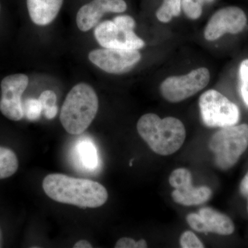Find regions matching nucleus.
I'll use <instances>...</instances> for the list:
<instances>
[{"mask_svg":"<svg viewBox=\"0 0 248 248\" xmlns=\"http://www.w3.org/2000/svg\"><path fill=\"white\" fill-rule=\"evenodd\" d=\"M42 187L55 202L79 208H99L108 198L107 189L99 183L63 174H48L44 179Z\"/></svg>","mask_w":248,"mask_h":248,"instance_id":"f257e3e1","label":"nucleus"},{"mask_svg":"<svg viewBox=\"0 0 248 248\" xmlns=\"http://www.w3.org/2000/svg\"><path fill=\"white\" fill-rule=\"evenodd\" d=\"M137 128L152 151L162 156L179 151L186 140L185 126L175 117L161 119L155 114H146L138 121Z\"/></svg>","mask_w":248,"mask_h":248,"instance_id":"f03ea898","label":"nucleus"},{"mask_svg":"<svg viewBox=\"0 0 248 248\" xmlns=\"http://www.w3.org/2000/svg\"><path fill=\"white\" fill-rule=\"evenodd\" d=\"M99 100L92 86L85 83L76 85L67 94L60 112V122L67 133H84L97 115Z\"/></svg>","mask_w":248,"mask_h":248,"instance_id":"7ed1b4c3","label":"nucleus"},{"mask_svg":"<svg viewBox=\"0 0 248 248\" xmlns=\"http://www.w3.org/2000/svg\"><path fill=\"white\" fill-rule=\"evenodd\" d=\"M248 147V125L223 127L216 132L209 142V148L215 154L218 169H231L239 161Z\"/></svg>","mask_w":248,"mask_h":248,"instance_id":"20e7f679","label":"nucleus"},{"mask_svg":"<svg viewBox=\"0 0 248 248\" xmlns=\"http://www.w3.org/2000/svg\"><path fill=\"white\" fill-rule=\"evenodd\" d=\"M135 19L129 16H120L113 20L104 21L94 29V37L104 48L139 50L144 42L134 32Z\"/></svg>","mask_w":248,"mask_h":248,"instance_id":"39448f33","label":"nucleus"},{"mask_svg":"<svg viewBox=\"0 0 248 248\" xmlns=\"http://www.w3.org/2000/svg\"><path fill=\"white\" fill-rule=\"evenodd\" d=\"M202 120L208 127L231 126L239 122V108L221 93L209 90L200 98Z\"/></svg>","mask_w":248,"mask_h":248,"instance_id":"423d86ee","label":"nucleus"},{"mask_svg":"<svg viewBox=\"0 0 248 248\" xmlns=\"http://www.w3.org/2000/svg\"><path fill=\"white\" fill-rule=\"evenodd\" d=\"M210 78V72L207 68H197L185 76L168 78L161 83L160 90L166 100L180 102L206 87Z\"/></svg>","mask_w":248,"mask_h":248,"instance_id":"0eeeda50","label":"nucleus"},{"mask_svg":"<svg viewBox=\"0 0 248 248\" xmlns=\"http://www.w3.org/2000/svg\"><path fill=\"white\" fill-rule=\"evenodd\" d=\"M89 58L93 64L107 73L123 74L133 69L141 55L138 50L104 48L90 52Z\"/></svg>","mask_w":248,"mask_h":248,"instance_id":"6e6552de","label":"nucleus"},{"mask_svg":"<svg viewBox=\"0 0 248 248\" xmlns=\"http://www.w3.org/2000/svg\"><path fill=\"white\" fill-rule=\"evenodd\" d=\"M192 179V174L188 170L181 168L172 171L169 183L174 188L172 192L174 202L184 206H192L201 205L210 200L211 189L206 186L194 187Z\"/></svg>","mask_w":248,"mask_h":248,"instance_id":"1a4fd4ad","label":"nucleus"},{"mask_svg":"<svg viewBox=\"0 0 248 248\" xmlns=\"http://www.w3.org/2000/svg\"><path fill=\"white\" fill-rule=\"evenodd\" d=\"M29 85V78L24 74L11 75L1 83L0 111L6 118L19 121L24 117L22 96Z\"/></svg>","mask_w":248,"mask_h":248,"instance_id":"9d476101","label":"nucleus"},{"mask_svg":"<svg viewBox=\"0 0 248 248\" xmlns=\"http://www.w3.org/2000/svg\"><path fill=\"white\" fill-rule=\"evenodd\" d=\"M247 24L244 11L236 6H228L218 10L210 18L205 27V38L216 40L224 34H237L244 31Z\"/></svg>","mask_w":248,"mask_h":248,"instance_id":"9b49d317","label":"nucleus"},{"mask_svg":"<svg viewBox=\"0 0 248 248\" xmlns=\"http://www.w3.org/2000/svg\"><path fill=\"white\" fill-rule=\"evenodd\" d=\"M186 221L194 231L199 232L231 235L234 231V223L229 217L207 207L201 208L198 214H189Z\"/></svg>","mask_w":248,"mask_h":248,"instance_id":"f8f14e48","label":"nucleus"},{"mask_svg":"<svg viewBox=\"0 0 248 248\" xmlns=\"http://www.w3.org/2000/svg\"><path fill=\"white\" fill-rule=\"evenodd\" d=\"M124 0H93L81 6L77 14V25L80 31L86 32L96 27L107 13H123L126 11Z\"/></svg>","mask_w":248,"mask_h":248,"instance_id":"ddd939ff","label":"nucleus"},{"mask_svg":"<svg viewBox=\"0 0 248 248\" xmlns=\"http://www.w3.org/2000/svg\"><path fill=\"white\" fill-rule=\"evenodd\" d=\"M63 1V0H27L31 20L36 25H48L58 16Z\"/></svg>","mask_w":248,"mask_h":248,"instance_id":"4468645a","label":"nucleus"},{"mask_svg":"<svg viewBox=\"0 0 248 248\" xmlns=\"http://www.w3.org/2000/svg\"><path fill=\"white\" fill-rule=\"evenodd\" d=\"M19 167L17 155L12 150L0 146V179L14 175Z\"/></svg>","mask_w":248,"mask_h":248,"instance_id":"2eb2a0df","label":"nucleus"},{"mask_svg":"<svg viewBox=\"0 0 248 248\" xmlns=\"http://www.w3.org/2000/svg\"><path fill=\"white\" fill-rule=\"evenodd\" d=\"M78 155L80 161L89 170H94L98 166L99 157L96 147L93 142L84 140L80 142L78 146Z\"/></svg>","mask_w":248,"mask_h":248,"instance_id":"dca6fc26","label":"nucleus"},{"mask_svg":"<svg viewBox=\"0 0 248 248\" xmlns=\"http://www.w3.org/2000/svg\"><path fill=\"white\" fill-rule=\"evenodd\" d=\"M182 11V0H164L156 11V16L160 22H169L173 17L179 16Z\"/></svg>","mask_w":248,"mask_h":248,"instance_id":"f3484780","label":"nucleus"},{"mask_svg":"<svg viewBox=\"0 0 248 248\" xmlns=\"http://www.w3.org/2000/svg\"><path fill=\"white\" fill-rule=\"evenodd\" d=\"M42 113L48 120H53L58 115V107L57 105V95L55 92L50 90L44 91L39 97Z\"/></svg>","mask_w":248,"mask_h":248,"instance_id":"a211bd4d","label":"nucleus"},{"mask_svg":"<svg viewBox=\"0 0 248 248\" xmlns=\"http://www.w3.org/2000/svg\"><path fill=\"white\" fill-rule=\"evenodd\" d=\"M214 0H182V9L184 14L191 19H197L202 16L205 3H210Z\"/></svg>","mask_w":248,"mask_h":248,"instance_id":"6ab92c4d","label":"nucleus"},{"mask_svg":"<svg viewBox=\"0 0 248 248\" xmlns=\"http://www.w3.org/2000/svg\"><path fill=\"white\" fill-rule=\"evenodd\" d=\"M24 116L30 121H36L40 118L42 114V106L39 99L29 98L23 104Z\"/></svg>","mask_w":248,"mask_h":248,"instance_id":"aec40b11","label":"nucleus"},{"mask_svg":"<svg viewBox=\"0 0 248 248\" xmlns=\"http://www.w3.org/2000/svg\"><path fill=\"white\" fill-rule=\"evenodd\" d=\"M239 78L241 97L248 107V59L244 60L240 64Z\"/></svg>","mask_w":248,"mask_h":248,"instance_id":"412c9836","label":"nucleus"},{"mask_svg":"<svg viewBox=\"0 0 248 248\" xmlns=\"http://www.w3.org/2000/svg\"><path fill=\"white\" fill-rule=\"evenodd\" d=\"M180 245L183 248H205L203 243L191 231H186L181 235Z\"/></svg>","mask_w":248,"mask_h":248,"instance_id":"4be33fe9","label":"nucleus"},{"mask_svg":"<svg viewBox=\"0 0 248 248\" xmlns=\"http://www.w3.org/2000/svg\"><path fill=\"white\" fill-rule=\"evenodd\" d=\"M115 248H136L137 242L133 239L128 237L121 238L116 243Z\"/></svg>","mask_w":248,"mask_h":248,"instance_id":"5701e85b","label":"nucleus"},{"mask_svg":"<svg viewBox=\"0 0 248 248\" xmlns=\"http://www.w3.org/2000/svg\"><path fill=\"white\" fill-rule=\"evenodd\" d=\"M240 192L244 197H248V172L240 184Z\"/></svg>","mask_w":248,"mask_h":248,"instance_id":"b1692460","label":"nucleus"},{"mask_svg":"<svg viewBox=\"0 0 248 248\" xmlns=\"http://www.w3.org/2000/svg\"><path fill=\"white\" fill-rule=\"evenodd\" d=\"M74 248H92L93 246L89 241H86V240H81V241H78L73 246Z\"/></svg>","mask_w":248,"mask_h":248,"instance_id":"393cba45","label":"nucleus"},{"mask_svg":"<svg viewBox=\"0 0 248 248\" xmlns=\"http://www.w3.org/2000/svg\"><path fill=\"white\" fill-rule=\"evenodd\" d=\"M148 248V244L146 240L140 239L137 242V248Z\"/></svg>","mask_w":248,"mask_h":248,"instance_id":"a878e982","label":"nucleus"},{"mask_svg":"<svg viewBox=\"0 0 248 248\" xmlns=\"http://www.w3.org/2000/svg\"><path fill=\"white\" fill-rule=\"evenodd\" d=\"M1 246H2V233L0 229V248H1Z\"/></svg>","mask_w":248,"mask_h":248,"instance_id":"bb28decb","label":"nucleus"},{"mask_svg":"<svg viewBox=\"0 0 248 248\" xmlns=\"http://www.w3.org/2000/svg\"><path fill=\"white\" fill-rule=\"evenodd\" d=\"M247 210H248V202H247Z\"/></svg>","mask_w":248,"mask_h":248,"instance_id":"cd10ccee","label":"nucleus"},{"mask_svg":"<svg viewBox=\"0 0 248 248\" xmlns=\"http://www.w3.org/2000/svg\"><path fill=\"white\" fill-rule=\"evenodd\" d=\"M0 11H1V6H0Z\"/></svg>","mask_w":248,"mask_h":248,"instance_id":"c85d7f7f","label":"nucleus"}]
</instances>
